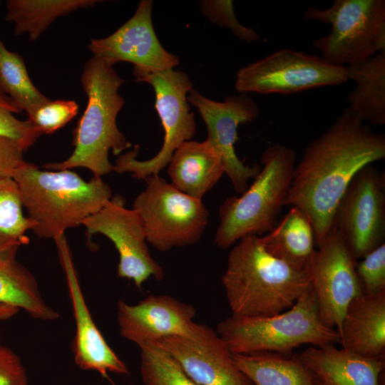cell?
I'll use <instances>...</instances> for the list:
<instances>
[{"instance_id": "cell-1", "label": "cell", "mask_w": 385, "mask_h": 385, "mask_svg": "<svg viewBox=\"0 0 385 385\" xmlns=\"http://www.w3.org/2000/svg\"><path fill=\"white\" fill-rule=\"evenodd\" d=\"M384 158V134L364 124L349 108L307 145L284 205L307 216L317 247L333 227L338 203L356 173Z\"/></svg>"}, {"instance_id": "cell-2", "label": "cell", "mask_w": 385, "mask_h": 385, "mask_svg": "<svg viewBox=\"0 0 385 385\" xmlns=\"http://www.w3.org/2000/svg\"><path fill=\"white\" fill-rule=\"evenodd\" d=\"M232 314L268 317L289 309L312 288L308 270L274 257L260 237L248 235L230 250L221 278Z\"/></svg>"}, {"instance_id": "cell-3", "label": "cell", "mask_w": 385, "mask_h": 385, "mask_svg": "<svg viewBox=\"0 0 385 385\" xmlns=\"http://www.w3.org/2000/svg\"><path fill=\"white\" fill-rule=\"evenodd\" d=\"M12 179L34 223V232L53 240L67 229L81 225L113 197L111 187L101 178L86 181L71 170H41L26 161Z\"/></svg>"}, {"instance_id": "cell-4", "label": "cell", "mask_w": 385, "mask_h": 385, "mask_svg": "<svg viewBox=\"0 0 385 385\" xmlns=\"http://www.w3.org/2000/svg\"><path fill=\"white\" fill-rule=\"evenodd\" d=\"M81 82L88 102L73 132L74 150L66 160L46 163L43 168L62 170L81 167L101 178L113 171L109 151L118 155L131 145L116 123L125 103L118 93L125 81L113 66L93 56L84 66Z\"/></svg>"}, {"instance_id": "cell-5", "label": "cell", "mask_w": 385, "mask_h": 385, "mask_svg": "<svg viewBox=\"0 0 385 385\" xmlns=\"http://www.w3.org/2000/svg\"><path fill=\"white\" fill-rule=\"evenodd\" d=\"M216 332L232 354L272 352L291 356L300 345L321 346L340 339L336 329L320 320L312 288L286 311L268 317L232 314L217 324Z\"/></svg>"}, {"instance_id": "cell-6", "label": "cell", "mask_w": 385, "mask_h": 385, "mask_svg": "<svg viewBox=\"0 0 385 385\" xmlns=\"http://www.w3.org/2000/svg\"><path fill=\"white\" fill-rule=\"evenodd\" d=\"M261 163L251 186L240 197L225 199L220 207L215 243L222 250L246 235L268 232L284 206L296 165L294 150L272 145L262 153Z\"/></svg>"}, {"instance_id": "cell-7", "label": "cell", "mask_w": 385, "mask_h": 385, "mask_svg": "<svg viewBox=\"0 0 385 385\" xmlns=\"http://www.w3.org/2000/svg\"><path fill=\"white\" fill-rule=\"evenodd\" d=\"M307 19L330 24L312 44L330 64L347 66L385 51L384 0H334L331 7H308Z\"/></svg>"}, {"instance_id": "cell-8", "label": "cell", "mask_w": 385, "mask_h": 385, "mask_svg": "<svg viewBox=\"0 0 385 385\" xmlns=\"http://www.w3.org/2000/svg\"><path fill=\"white\" fill-rule=\"evenodd\" d=\"M138 82L150 84L155 94V108L164 130V141L160 151L147 160L136 159L139 147L120 155L113 171L145 180L157 175L168 164L175 150L184 142L191 140L196 133L194 113L187 97L193 84L183 71L174 68L163 71L145 70L133 67Z\"/></svg>"}, {"instance_id": "cell-9", "label": "cell", "mask_w": 385, "mask_h": 385, "mask_svg": "<svg viewBox=\"0 0 385 385\" xmlns=\"http://www.w3.org/2000/svg\"><path fill=\"white\" fill-rule=\"evenodd\" d=\"M145 181L146 187L135 198L133 209L142 220L146 241L163 252L196 243L210 215L202 200L178 190L158 174Z\"/></svg>"}, {"instance_id": "cell-10", "label": "cell", "mask_w": 385, "mask_h": 385, "mask_svg": "<svg viewBox=\"0 0 385 385\" xmlns=\"http://www.w3.org/2000/svg\"><path fill=\"white\" fill-rule=\"evenodd\" d=\"M346 66L330 64L322 56L283 48L240 68L235 87L239 93L292 94L344 83Z\"/></svg>"}, {"instance_id": "cell-11", "label": "cell", "mask_w": 385, "mask_h": 385, "mask_svg": "<svg viewBox=\"0 0 385 385\" xmlns=\"http://www.w3.org/2000/svg\"><path fill=\"white\" fill-rule=\"evenodd\" d=\"M333 225L356 260L384 243V173L369 164L356 173L338 203Z\"/></svg>"}, {"instance_id": "cell-12", "label": "cell", "mask_w": 385, "mask_h": 385, "mask_svg": "<svg viewBox=\"0 0 385 385\" xmlns=\"http://www.w3.org/2000/svg\"><path fill=\"white\" fill-rule=\"evenodd\" d=\"M356 265L350 248L333 225L307 268L319 317L326 327L337 332L349 304L362 294Z\"/></svg>"}, {"instance_id": "cell-13", "label": "cell", "mask_w": 385, "mask_h": 385, "mask_svg": "<svg viewBox=\"0 0 385 385\" xmlns=\"http://www.w3.org/2000/svg\"><path fill=\"white\" fill-rule=\"evenodd\" d=\"M120 195L111 199L96 213L86 218L83 225L91 236L101 233L114 244L118 255V277L133 280L139 289L150 277H164L162 267L153 258L147 246L142 220L134 209L125 207Z\"/></svg>"}, {"instance_id": "cell-14", "label": "cell", "mask_w": 385, "mask_h": 385, "mask_svg": "<svg viewBox=\"0 0 385 385\" xmlns=\"http://www.w3.org/2000/svg\"><path fill=\"white\" fill-rule=\"evenodd\" d=\"M188 101L199 111L207 130L208 140L219 152L225 167V173L230 180L235 191L242 195L248 188V181L255 178L262 166L245 165L235 153L240 124L252 123L260 110L256 102L246 93L229 96L222 102L215 101L192 88Z\"/></svg>"}, {"instance_id": "cell-15", "label": "cell", "mask_w": 385, "mask_h": 385, "mask_svg": "<svg viewBox=\"0 0 385 385\" xmlns=\"http://www.w3.org/2000/svg\"><path fill=\"white\" fill-rule=\"evenodd\" d=\"M200 385H253L237 367L216 331L195 322L190 337L170 336L157 342Z\"/></svg>"}, {"instance_id": "cell-16", "label": "cell", "mask_w": 385, "mask_h": 385, "mask_svg": "<svg viewBox=\"0 0 385 385\" xmlns=\"http://www.w3.org/2000/svg\"><path fill=\"white\" fill-rule=\"evenodd\" d=\"M151 0L139 2L133 16L111 35L92 38L88 45L94 57L114 66L132 63L133 67L152 71L174 68L179 58L160 43L152 22Z\"/></svg>"}, {"instance_id": "cell-17", "label": "cell", "mask_w": 385, "mask_h": 385, "mask_svg": "<svg viewBox=\"0 0 385 385\" xmlns=\"http://www.w3.org/2000/svg\"><path fill=\"white\" fill-rule=\"evenodd\" d=\"M54 241L66 276L76 324V333L71 345L76 364L83 370L95 371L103 376H106L108 372L128 374L125 363L108 344L93 319L65 235L57 237Z\"/></svg>"}, {"instance_id": "cell-18", "label": "cell", "mask_w": 385, "mask_h": 385, "mask_svg": "<svg viewBox=\"0 0 385 385\" xmlns=\"http://www.w3.org/2000/svg\"><path fill=\"white\" fill-rule=\"evenodd\" d=\"M195 307L169 295L150 294L136 304L119 301L117 321L124 339L140 346L170 336L190 337Z\"/></svg>"}, {"instance_id": "cell-19", "label": "cell", "mask_w": 385, "mask_h": 385, "mask_svg": "<svg viewBox=\"0 0 385 385\" xmlns=\"http://www.w3.org/2000/svg\"><path fill=\"white\" fill-rule=\"evenodd\" d=\"M334 344L311 346L297 354L316 385H381L384 358L361 356Z\"/></svg>"}, {"instance_id": "cell-20", "label": "cell", "mask_w": 385, "mask_h": 385, "mask_svg": "<svg viewBox=\"0 0 385 385\" xmlns=\"http://www.w3.org/2000/svg\"><path fill=\"white\" fill-rule=\"evenodd\" d=\"M338 332L344 350L368 358H384L385 291L362 293L352 299Z\"/></svg>"}, {"instance_id": "cell-21", "label": "cell", "mask_w": 385, "mask_h": 385, "mask_svg": "<svg viewBox=\"0 0 385 385\" xmlns=\"http://www.w3.org/2000/svg\"><path fill=\"white\" fill-rule=\"evenodd\" d=\"M168 173L176 189L202 200L223 175L225 167L220 154L208 140H191L175 150Z\"/></svg>"}, {"instance_id": "cell-22", "label": "cell", "mask_w": 385, "mask_h": 385, "mask_svg": "<svg viewBox=\"0 0 385 385\" xmlns=\"http://www.w3.org/2000/svg\"><path fill=\"white\" fill-rule=\"evenodd\" d=\"M19 247H0V304L23 309L36 319H57L58 312L43 299L34 276L17 260Z\"/></svg>"}, {"instance_id": "cell-23", "label": "cell", "mask_w": 385, "mask_h": 385, "mask_svg": "<svg viewBox=\"0 0 385 385\" xmlns=\"http://www.w3.org/2000/svg\"><path fill=\"white\" fill-rule=\"evenodd\" d=\"M260 240L269 254L299 270H307L316 250L312 224L295 207Z\"/></svg>"}, {"instance_id": "cell-24", "label": "cell", "mask_w": 385, "mask_h": 385, "mask_svg": "<svg viewBox=\"0 0 385 385\" xmlns=\"http://www.w3.org/2000/svg\"><path fill=\"white\" fill-rule=\"evenodd\" d=\"M347 78L356 82L347 95L349 107L362 121L385 124V51L346 66Z\"/></svg>"}, {"instance_id": "cell-25", "label": "cell", "mask_w": 385, "mask_h": 385, "mask_svg": "<svg viewBox=\"0 0 385 385\" xmlns=\"http://www.w3.org/2000/svg\"><path fill=\"white\" fill-rule=\"evenodd\" d=\"M233 359L253 385H316L297 354L256 352L233 354Z\"/></svg>"}, {"instance_id": "cell-26", "label": "cell", "mask_w": 385, "mask_h": 385, "mask_svg": "<svg viewBox=\"0 0 385 385\" xmlns=\"http://www.w3.org/2000/svg\"><path fill=\"white\" fill-rule=\"evenodd\" d=\"M96 0H9L5 20L14 23L16 35L28 34L31 41L58 17L81 8L93 6Z\"/></svg>"}, {"instance_id": "cell-27", "label": "cell", "mask_w": 385, "mask_h": 385, "mask_svg": "<svg viewBox=\"0 0 385 385\" xmlns=\"http://www.w3.org/2000/svg\"><path fill=\"white\" fill-rule=\"evenodd\" d=\"M0 91L27 115L50 100L33 84L22 56L8 50L1 38Z\"/></svg>"}, {"instance_id": "cell-28", "label": "cell", "mask_w": 385, "mask_h": 385, "mask_svg": "<svg viewBox=\"0 0 385 385\" xmlns=\"http://www.w3.org/2000/svg\"><path fill=\"white\" fill-rule=\"evenodd\" d=\"M138 346L140 371L144 385H200L157 342H145Z\"/></svg>"}, {"instance_id": "cell-29", "label": "cell", "mask_w": 385, "mask_h": 385, "mask_svg": "<svg viewBox=\"0 0 385 385\" xmlns=\"http://www.w3.org/2000/svg\"><path fill=\"white\" fill-rule=\"evenodd\" d=\"M18 186L12 179L0 181V247L26 245L34 223L23 212Z\"/></svg>"}, {"instance_id": "cell-30", "label": "cell", "mask_w": 385, "mask_h": 385, "mask_svg": "<svg viewBox=\"0 0 385 385\" xmlns=\"http://www.w3.org/2000/svg\"><path fill=\"white\" fill-rule=\"evenodd\" d=\"M21 112L16 104L0 91V136L16 141L26 150L41 133L29 120H21L14 116V113Z\"/></svg>"}, {"instance_id": "cell-31", "label": "cell", "mask_w": 385, "mask_h": 385, "mask_svg": "<svg viewBox=\"0 0 385 385\" xmlns=\"http://www.w3.org/2000/svg\"><path fill=\"white\" fill-rule=\"evenodd\" d=\"M78 106L73 101H48L28 115V120L41 134L51 135L66 125L78 113Z\"/></svg>"}, {"instance_id": "cell-32", "label": "cell", "mask_w": 385, "mask_h": 385, "mask_svg": "<svg viewBox=\"0 0 385 385\" xmlns=\"http://www.w3.org/2000/svg\"><path fill=\"white\" fill-rule=\"evenodd\" d=\"M200 9L213 24L230 30L241 40L252 43L261 39L254 29L246 27L238 21L234 11L233 1H200Z\"/></svg>"}, {"instance_id": "cell-33", "label": "cell", "mask_w": 385, "mask_h": 385, "mask_svg": "<svg viewBox=\"0 0 385 385\" xmlns=\"http://www.w3.org/2000/svg\"><path fill=\"white\" fill-rule=\"evenodd\" d=\"M362 293L374 294L385 291V244L371 251L356 265Z\"/></svg>"}, {"instance_id": "cell-34", "label": "cell", "mask_w": 385, "mask_h": 385, "mask_svg": "<svg viewBox=\"0 0 385 385\" xmlns=\"http://www.w3.org/2000/svg\"><path fill=\"white\" fill-rule=\"evenodd\" d=\"M0 385H28L26 370L20 357L0 344Z\"/></svg>"}, {"instance_id": "cell-35", "label": "cell", "mask_w": 385, "mask_h": 385, "mask_svg": "<svg viewBox=\"0 0 385 385\" xmlns=\"http://www.w3.org/2000/svg\"><path fill=\"white\" fill-rule=\"evenodd\" d=\"M24 149L16 141L0 136V181L12 178L24 160Z\"/></svg>"}, {"instance_id": "cell-36", "label": "cell", "mask_w": 385, "mask_h": 385, "mask_svg": "<svg viewBox=\"0 0 385 385\" xmlns=\"http://www.w3.org/2000/svg\"><path fill=\"white\" fill-rule=\"evenodd\" d=\"M19 309L11 306L0 304V321L9 319L18 314Z\"/></svg>"}]
</instances>
